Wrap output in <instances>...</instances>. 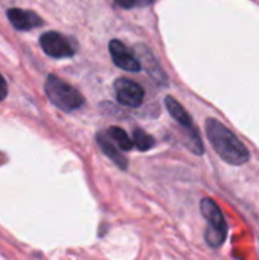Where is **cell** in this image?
I'll list each match as a JSON object with an SVG mask.
<instances>
[{"label": "cell", "mask_w": 259, "mask_h": 260, "mask_svg": "<svg viewBox=\"0 0 259 260\" xmlns=\"http://www.w3.org/2000/svg\"><path fill=\"white\" fill-rule=\"evenodd\" d=\"M206 134L215 152L226 163L234 166H241L250 160V152L246 148V145L220 120L208 119Z\"/></svg>", "instance_id": "cell-1"}, {"label": "cell", "mask_w": 259, "mask_h": 260, "mask_svg": "<svg viewBox=\"0 0 259 260\" xmlns=\"http://www.w3.org/2000/svg\"><path fill=\"white\" fill-rule=\"evenodd\" d=\"M44 91L47 99L60 110L69 113L84 105V96L70 84L55 75H49L44 82Z\"/></svg>", "instance_id": "cell-2"}, {"label": "cell", "mask_w": 259, "mask_h": 260, "mask_svg": "<svg viewBox=\"0 0 259 260\" xmlns=\"http://www.w3.org/2000/svg\"><path fill=\"white\" fill-rule=\"evenodd\" d=\"M202 215L208 221V232H206V242L212 248H218L223 245L227 236V224L224 215L218 204L211 198H203L200 203Z\"/></svg>", "instance_id": "cell-3"}, {"label": "cell", "mask_w": 259, "mask_h": 260, "mask_svg": "<svg viewBox=\"0 0 259 260\" xmlns=\"http://www.w3.org/2000/svg\"><path fill=\"white\" fill-rule=\"evenodd\" d=\"M40 46L46 55H49L50 58H56V59L70 58L76 52L73 41L70 38H67L66 35L56 32V30L44 32L40 37Z\"/></svg>", "instance_id": "cell-4"}, {"label": "cell", "mask_w": 259, "mask_h": 260, "mask_svg": "<svg viewBox=\"0 0 259 260\" xmlns=\"http://www.w3.org/2000/svg\"><path fill=\"white\" fill-rule=\"evenodd\" d=\"M114 93L118 101L130 108L139 107L145 98V91L142 85L127 78H121L114 82Z\"/></svg>", "instance_id": "cell-5"}, {"label": "cell", "mask_w": 259, "mask_h": 260, "mask_svg": "<svg viewBox=\"0 0 259 260\" xmlns=\"http://www.w3.org/2000/svg\"><path fill=\"white\" fill-rule=\"evenodd\" d=\"M108 50L113 58V62L119 69L125 72H140L142 66H140L137 55H134V52L130 47H127L122 41L111 40L108 44Z\"/></svg>", "instance_id": "cell-6"}, {"label": "cell", "mask_w": 259, "mask_h": 260, "mask_svg": "<svg viewBox=\"0 0 259 260\" xmlns=\"http://www.w3.org/2000/svg\"><path fill=\"white\" fill-rule=\"evenodd\" d=\"M8 20L11 21V24L18 29V30H31L34 27H40L43 26V18L35 14L34 11H27V9H20V8H11L6 12Z\"/></svg>", "instance_id": "cell-7"}, {"label": "cell", "mask_w": 259, "mask_h": 260, "mask_svg": "<svg viewBox=\"0 0 259 260\" xmlns=\"http://www.w3.org/2000/svg\"><path fill=\"white\" fill-rule=\"evenodd\" d=\"M96 142L99 145V148L102 149V152L113 160L121 169H127V160L124 158V155L121 154V151H118V146L113 143V140L110 139V136L107 134V131H101L96 136Z\"/></svg>", "instance_id": "cell-8"}, {"label": "cell", "mask_w": 259, "mask_h": 260, "mask_svg": "<svg viewBox=\"0 0 259 260\" xmlns=\"http://www.w3.org/2000/svg\"><path fill=\"white\" fill-rule=\"evenodd\" d=\"M165 105H166L169 114L172 116V119H174L179 125H182L185 129H194L192 119H191L189 113L180 105V102H177L174 98L168 96V98L165 99Z\"/></svg>", "instance_id": "cell-9"}, {"label": "cell", "mask_w": 259, "mask_h": 260, "mask_svg": "<svg viewBox=\"0 0 259 260\" xmlns=\"http://www.w3.org/2000/svg\"><path fill=\"white\" fill-rule=\"evenodd\" d=\"M107 134L110 136V139L113 140V143H114L119 149H122V151H130V149L134 146L133 139H131L122 128H119V126H111V128H108V129H107Z\"/></svg>", "instance_id": "cell-10"}, {"label": "cell", "mask_w": 259, "mask_h": 260, "mask_svg": "<svg viewBox=\"0 0 259 260\" xmlns=\"http://www.w3.org/2000/svg\"><path fill=\"white\" fill-rule=\"evenodd\" d=\"M133 143L139 151H150L156 145L154 139L140 128H136L133 131Z\"/></svg>", "instance_id": "cell-11"}, {"label": "cell", "mask_w": 259, "mask_h": 260, "mask_svg": "<svg viewBox=\"0 0 259 260\" xmlns=\"http://www.w3.org/2000/svg\"><path fill=\"white\" fill-rule=\"evenodd\" d=\"M118 6L125 8V9H131V8H142V6H148L151 5V0H114Z\"/></svg>", "instance_id": "cell-12"}, {"label": "cell", "mask_w": 259, "mask_h": 260, "mask_svg": "<svg viewBox=\"0 0 259 260\" xmlns=\"http://www.w3.org/2000/svg\"><path fill=\"white\" fill-rule=\"evenodd\" d=\"M6 94H8V85H6L5 78L0 73V101H3L6 98Z\"/></svg>", "instance_id": "cell-13"}]
</instances>
